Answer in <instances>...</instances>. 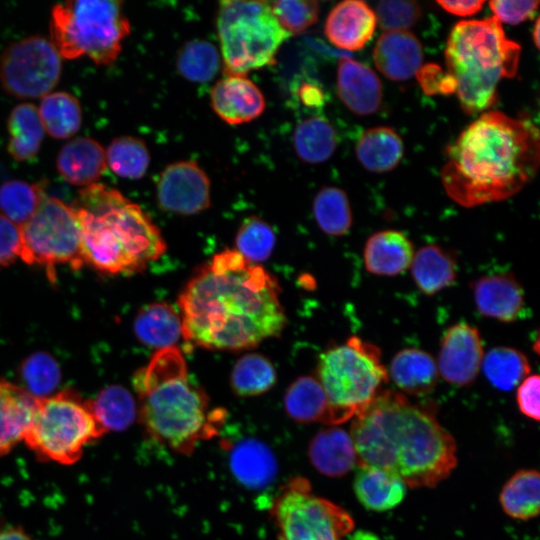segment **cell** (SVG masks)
Instances as JSON below:
<instances>
[{
  "instance_id": "obj_1",
  "label": "cell",
  "mask_w": 540,
  "mask_h": 540,
  "mask_svg": "<svg viewBox=\"0 0 540 540\" xmlns=\"http://www.w3.org/2000/svg\"><path fill=\"white\" fill-rule=\"evenodd\" d=\"M277 280L237 250L201 267L178 298L182 337L210 350H244L281 334L286 315Z\"/></svg>"
},
{
  "instance_id": "obj_2",
  "label": "cell",
  "mask_w": 540,
  "mask_h": 540,
  "mask_svg": "<svg viewBox=\"0 0 540 540\" xmlns=\"http://www.w3.org/2000/svg\"><path fill=\"white\" fill-rule=\"evenodd\" d=\"M539 159V130L531 120L487 111L447 147L441 180L461 206L503 201L534 178Z\"/></svg>"
},
{
  "instance_id": "obj_3",
  "label": "cell",
  "mask_w": 540,
  "mask_h": 540,
  "mask_svg": "<svg viewBox=\"0 0 540 540\" xmlns=\"http://www.w3.org/2000/svg\"><path fill=\"white\" fill-rule=\"evenodd\" d=\"M349 434L359 465L389 472L408 487H434L457 464L452 435L400 392L380 391L354 416Z\"/></svg>"
},
{
  "instance_id": "obj_4",
  "label": "cell",
  "mask_w": 540,
  "mask_h": 540,
  "mask_svg": "<svg viewBox=\"0 0 540 540\" xmlns=\"http://www.w3.org/2000/svg\"><path fill=\"white\" fill-rule=\"evenodd\" d=\"M139 420L155 442L189 455L219 434L226 410L211 408L207 394L189 377L176 346L157 350L133 377Z\"/></svg>"
},
{
  "instance_id": "obj_5",
  "label": "cell",
  "mask_w": 540,
  "mask_h": 540,
  "mask_svg": "<svg viewBox=\"0 0 540 540\" xmlns=\"http://www.w3.org/2000/svg\"><path fill=\"white\" fill-rule=\"evenodd\" d=\"M72 207L81 230L84 264L101 273H139L166 251L150 216L114 188L98 183L84 187Z\"/></svg>"
},
{
  "instance_id": "obj_6",
  "label": "cell",
  "mask_w": 540,
  "mask_h": 540,
  "mask_svg": "<svg viewBox=\"0 0 540 540\" xmlns=\"http://www.w3.org/2000/svg\"><path fill=\"white\" fill-rule=\"evenodd\" d=\"M520 52L495 17L461 21L452 28L445 60L464 112L472 115L494 104L499 81L516 75Z\"/></svg>"
},
{
  "instance_id": "obj_7",
  "label": "cell",
  "mask_w": 540,
  "mask_h": 540,
  "mask_svg": "<svg viewBox=\"0 0 540 540\" xmlns=\"http://www.w3.org/2000/svg\"><path fill=\"white\" fill-rule=\"evenodd\" d=\"M105 434L90 400L65 390L38 398L23 443L41 461L70 466Z\"/></svg>"
},
{
  "instance_id": "obj_8",
  "label": "cell",
  "mask_w": 540,
  "mask_h": 540,
  "mask_svg": "<svg viewBox=\"0 0 540 540\" xmlns=\"http://www.w3.org/2000/svg\"><path fill=\"white\" fill-rule=\"evenodd\" d=\"M50 32L61 57L88 56L95 64L111 65L130 33V24L120 1H67L53 7Z\"/></svg>"
},
{
  "instance_id": "obj_9",
  "label": "cell",
  "mask_w": 540,
  "mask_h": 540,
  "mask_svg": "<svg viewBox=\"0 0 540 540\" xmlns=\"http://www.w3.org/2000/svg\"><path fill=\"white\" fill-rule=\"evenodd\" d=\"M317 375L331 408L332 424L362 411L388 380L380 349L358 336L326 350L320 356Z\"/></svg>"
},
{
  "instance_id": "obj_10",
  "label": "cell",
  "mask_w": 540,
  "mask_h": 540,
  "mask_svg": "<svg viewBox=\"0 0 540 540\" xmlns=\"http://www.w3.org/2000/svg\"><path fill=\"white\" fill-rule=\"evenodd\" d=\"M216 26L225 72L233 75L273 64L280 46L292 36L267 1H221Z\"/></svg>"
},
{
  "instance_id": "obj_11",
  "label": "cell",
  "mask_w": 540,
  "mask_h": 540,
  "mask_svg": "<svg viewBox=\"0 0 540 540\" xmlns=\"http://www.w3.org/2000/svg\"><path fill=\"white\" fill-rule=\"evenodd\" d=\"M277 540H343L354 528L350 514L316 496L306 478L290 479L271 502Z\"/></svg>"
},
{
  "instance_id": "obj_12",
  "label": "cell",
  "mask_w": 540,
  "mask_h": 540,
  "mask_svg": "<svg viewBox=\"0 0 540 540\" xmlns=\"http://www.w3.org/2000/svg\"><path fill=\"white\" fill-rule=\"evenodd\" d=\"M20 231V258L45 268L51 281L56 279L57 265H69L74 270L85 265L75 210L61 200L44 196Z\"/></svg>"
},
{
  "instance_id": "obj_13",
  "label": "cell",
  "mask_w": 540,
  "mask_h": 540,
  "mask_svg": "<svg viewBox=\"0 0 540 540\" xmlns=\"http://www.w3.org/2000/svg\"><path fill=\"white\" fill-rule=\"evenodd\" d=\"M61 75V56L51 41L30 36L11 43L0 57L3 89L18 98L44 97Z\"/></svg>"
},
{
  "instance_id": "obj_14",
  "label": "cell",
  "mask_w": 540,
  "mask_h": 540,
  "mask_svg": "<svg viewBox=\"0 0 540 540\" xmlns=\"http://www.w3.org/2000/svg\"><path fill=\"white\" fill-rule=\"evenodd\" d=\"M156 196L164 211L184 216L198 214L210 206V180L197 162L177 161L160 173Z\"/></svg>"
},
{
  "instance_id": "obj_15",
  "label": "cell",
  "mask_w": 540,
  "mask_h": 540,
  "mask_svg": "<svg viewBox=\"0 0 540 540\" xmlns=\"http://www.w3.org/2000/svg\"><path fill=\"white\" fill-rule=\"evenodd\" d=\"M483 357L479 331L460 322L449 327L442 337L437 369L448 383L465 386L478 375Z\"/></svg>"
},
{
  "instance_id": "obj_16",
  "label": "cell",
  "mask_w": 540,
  "mask_h": 540,
  "mask_svg": "<svg viewBox=\"0 0 540 540\" xmlns=\"http://www.w3.org/2000/svg\"><path fill=\"white\" fill-rule=\"evenodd\" d=\"M211 105L223 121L238 125L259 117L266 103L261 90L246 75L226 74L211 90Z\"/></svg>"
},
{
  "instance_id": "obj_17",
  "label": "cell",
  "mask_w": 540,
  "mask_h": 540,
  "mask_svg": "<svg viewBox=\"0 0 540 540\" xmlns=\"http://www.w3.org/2000/svg\"><path fill=\"white\" fill-rule=\"evenodd\" d=\"M478 312L501 322H514L525 313L524 292L510 272L481 276L472 284Z\"/></svg>"
},
{
  "instance_id": "obj_18",
  "label": "cell",
  "mask_w": 540,
  "mask_h": 540,
  "mask_svg": "<svg viewBox=\"0 0 540 540\" xmlns=\"http://www.w3.org/2000/svg\"><path fill=\"white\" fill-rule=\"evenodd\" d=\"M376 24L375 12L365 2L346 0L329 12L324 32L336 47L355 51L371 40Z\"/></svg>"
},
{
  "instance_id": "obj_19",
  "label": "cell",
  "mask_w": 540,
  "mask_h": 540,
  "mask_svg": "<svg viewBox=\"0 0 540 540\" xmlns=\"http://www.w3.org/2000/svg\"><path fill=\"white\" fill-rule=\"evenodd\" d=\"M373 60L385 77L405 81L422 67V46L418 38L408 31L384 32L374 46Z\"/></svg>"
},
{
  "instance_id": "obj_20",
  "label": "cell",
  "mask_w": 540,
  "mask_h": 540,
  "mask_svg": "<svg viewBox=\"0 0 540 540\" xmlns=\"http://www.w3.org/2000/svg\"><path fill=\"white\" fill-rule=\"evenodd\" d=\"M37 403L26 389L0 378V457L24 441Z\"/></svg>"
},
{
  "instance_id": "obj_21",
  "label": "cell",
  "mask_w": 540,
  "mask_h": 540,
  "mask_svg": "<svg viewBox=\"0 0 540 540\" xmlns=\"http://www.w3.org/2000/svg\"><path fill=\"white\" fill-rule=\"evenodd\" d=\"M337 92L345 106L358 115L374 113L382 101L378 76L368 66L351 58L339 61Z\"/></svg>"
},
{
  "instance_id": "obj_22",
  "label": "cell",
  "mask_w": 540,
  "mask_h": 540,
  "mask_svg": "<svg viewBox=\"0 0 540 540\" xmlns=\"http://www.w3.org/2000/svg\"><path fill=\"white\" fill-rule=\"evenodd\" d=\"M106 166L105 150L89 137H77L66 143L56 160L59 174L70 184L83 187L96 183Z\"/></svg>"
},
{
  "instance_id": "obj_23",
  "label": "cell",
  "mask_w": 540,
  "mask_h": 540,
  "mask_svg": "<svg viewBox=\"0 0 540 540\" xmlns=\"http://www.w3.org/2000/svg\"><path fill=\"white\" fill-rule=\"evenodd\" d=\"M229 467L245 487L262 489L270 485L277 474V462L271 449L262 441L245 438L231 445Z\"/></svg>"
},
{
  "instance_id": "obj_24",
  "label": "cell",
  "mask_w": 540,
  "mask_h": 540,
  "mask_svg": "<svg viewBox=\"0 0 540 540\" xmlns=\"http://www.w3.org/2000/svg\"><path fill=\"white\" fill-rule=\"evenodd\" d=\"M414 248L407 236L397 230H383L366 241L363 259L368 272L380 276H395L412 263Z\"/></svg>"
},
{
  "instance_id": "obj_25",
  "label": "cell",
  "mask_w": 540,
  "mask_h": 540,
  "mask_svg": "<svg viewBox=\"0 0 540 540\" xmlns=\"http://www.w3.org/2000/svg\"><path fill=\"white\" fill-rule=\"evenodd\" d=\"M308 455L315 469L329 477L345 475L358 462L350 434L340 428L319 431L309 444Z\"/></svg>"
},
{
  "instance_id": "obj_26",
  "label": "cell",
  "mask_w": 540,
  "mask_h": 540,
  "mask_svg": "<svg viewBox=\"0 0 540 540\" xmlns=\"http://www.w3.org/2000/svg\"><path fill=\"white\" fill-rule=\"evenodd\" d=\"M389 376L401 391L414 396H424L435 388L438 369L427 352L406 348L392 358Z\"/></svg>"
},
{
  "instance_id": "obj_27",
  "label": "cell",
  "mask_w": 540,
  "mask_h": 540,
  "mask_svg": "<svg viewBox=\"0 0 540 540\" xmlns=\"http://www.w3.org/2000/svg\"><path fill=\"white\" fill-rule=\"evenodd\" d=\"M133 330L142 344L160 350L173 347L178 342L182 336V320L173 306L152 303L137 313Z\"/></svg>"
},
{
  "instance_id": "obj_28",
  "label": "cell",
  "mask_w": 540,
  "mask_h": 540,
  "mask_svg": "<svg viewBox=\"0 0 540 540\" xmlns=\"http://www.w3.org/2000/svg\"><path fill=\"white\" fill-rule=\"evenodd\" d=\"M405 483L384 470L359 465L354 490L360 503L368 510L383 512L396 507L406 494Z\"/></svg>"
},
{
  "instance_id": "obj_29",
  "label": "cell",
  "mask_w": 540,
  "mask_h": 540,
  "mask_svg": "<svg viewBox=\"0 0 540 540\" xmlns=\"http://www.w3.org/2000/svg\"><path fill=\"white\" fill-rule=\"evenodd\" d=\"M412 276L417 287L426 295H434L450 287L456 280L455 255L439 245L421 247L413 256Z\"/></svg>"
},
{
  "instance_id": "obj_30",
  "label": "cell",
  "mask_w": 540,
  "mask_h": 540,
  "mask_svg": "<svg viewBox=\"0 0 540 540\" xmlns=\"http://www.w3.org/2000/svg\"><path fill=\"white\" fill-rule=\"evenodd\" d=\"M286 413L299 423L332 424L331 408L319 381L311 376L297 378L284 396Z\"/></svg>"
},
{
  "instance_id": "obj_31",
  "label": "cell",
  "mask_w": 540,
  "mask_h": 540,
  "mask_svg": "<svg viewBox=\"0 0 540 540\" xmlns=\"http://www.w3.org/2000/svg\"><path fill=\"white\" fill-rule=\"evenodd\" d=\"M360 163L369 171L382 173L395 168L403 156V142L389 127L370 128L360 136L356 145Z\"/></svg>"
},
{
  "instance_id": "obj_32",
  "label": "cell",
  "mask_w": 540,
  "mask_h": 540,
  "mask_svg": "<svg viewBox=\"0 0 540 540\" xmlns=\"http://www.w3.org/2000/svg\"><path fill=\"white\" fill-rule=\"evenodd\" d=\"M7 128L10 155L17 161L33 159L45 134L38 109L29 103L17 105L9 115Z\"/></svg>"
},
{
  "instance_id": "obj_33",
  "label": "cell",
  "mask_w": 540,
  "mask_h": 540,
  "mask_svg": "<svg viewBox=\"0 0 540 540\" xmlns=\"http://www.w3.org/2000/svg\"><path fill=\"white\" fill-rule=\"evenodd\" d=\"M500 503L504 512L514 519L528 520L539 513L540 477L537 470L516 472L503 486Z\"/></svg>"
},
{
  "instance_id": "obj_34",
  "label": "cell",
  "mask_w": 540,
  "mask_h": 540,
  "mask_svg": "<svg viewBox=\"0 0 540 540\" xmlns=\"http://www.w3.org/2000/svg\"><path fill=\"white\" fill-rule=\"evenodd\" d=\"M293 146L302 161L311 164L322 163L335 152L337 135L327 119L314 116L301 121L296 126Z\"/></svg>"
},
{
  "instance_id": "obj_35",
  "label": "cell",
  "mask_w": 540,
  "mask_h": 540,
  "mask_svg": "<svg viewBox=\"0 0 540 540\" xmlns=\"http://www.w3.org/2000/svg\"><path fill=\"white\" fill-rule=\"evenodd\" d=\"M37 109L44 130L54 138H69L80 129L82 110L78 99L70 93H49Z\"/></svg>"
},
{
  "instance_id": "obj_36",
  "label": "cell",
  "mask_w": 540,
  "mask_h": 540,
  "mask_svg": "<svg viewBox=\"0 0 540 540\" xmlns=\"http://www.w3.org/2000/svg\"><path fill=\"white\" fill-rule=\"evenodd\" d=\"M90 403L96 418L107 433L125 430L138 415L135 398L121 385L106 386Z\"/></svg>"
},
{
  "instance_id": "obj_37",
  "label": "cell",
  "mask_w": 540,
  "mask_h": 540,
  "mask_svg": "<svg viewBox=\"0 0 540 540\" xmlns=\"http://www.w3.org/2000/svg\"><path fill=\"white\" fill-rule=\"evenodd\" d=\"M487 380L497 389L509 391L530 373L528 358L511 347H495L483 357L482 365Z\"/></svg>"
},
{
  "instance_id": "obj_38",
  "label": "cell",
  "mask_w": 540,
  "mask_h": 540,
  "mask_svg": "<svg viewBox=\"0 0 540 540\" xmlns=\"http://www.w3.org/2000/svg\"><path fill=\"white\" fill-rule=\"evenodd\" d=\"M276 378L275 368L268 358L258 353H248L235 363L230 383L237 395L248 397L270 390Z\"/></svg>"
},
{
  "instance_id": "obj_39",
  "label": "cell",
  "mask_w": 540,
  "mask_h": 540,
  "mask_svg": "<svg viewBox=\"0 0 540 540\" xmlns=\"http://www.w3.org/2000/svg\"><path fill=\"white\" fill-rule=\"evenodd\" d=\"M216 47L207 40L195 39L186 42L179 50L176 67L186 80L204 83L212 80L221 66Z\"/></svg>"
},
{
  "instance_id": "obj_40",
  "label": "cell",
  "mask_w": 540,
  "mask_h": 540,
  "mask_svg": "<svg viewBox=\"0 0 540 540\" xmlns=\"http://www.w3.org/2000/svg\"><path fill=\"white\" fill-rule=\"evenodd\" d=\"M313 213L320 229L328 235H345L352 226L349 200L337 187H324L316 194Z\"/></svg>"
},
{
  "instance_id": "obj_41",
  "label": "cell",
  "mask_w": 540,
  "mask_h": 540,
  "mask_svg": "<svg viewBox=\"0 0 540 540\" xmlns=\"http://www.w3.org/2000/svg\"><path fill=\"white\" fill-rule=\"evenodd\" d=\"M105 154L107 165L112 172L126 179L142 178L150 164V154L145 142L132 136L115 138Z\"/></svg>"
},
{
  "instance_id": "obj_42",
  "label": "cell",
  "mask_w": 540,
  "mask_h": 540,
  "mask_svg": "<svg viewBox=\"0 0 540 540\" xmlns=\"http://www.w3.org/2000/svg\"><path fill=\"white\" fill-rule=\"evenodd\" d=\"M43 197L38 184L21 180L4 182L0 186V213L21 226L35 213Z\"/></svg>"
},
{
  "instance_id": "obj_43",
  "label": "cell",
  "mask_w": 540,
  "mask_h": 540,
  "mask_svg": "<svg viewBox=\"0 0 540 540\" xmlns=\"http://www.w3.org/2000/svg\"><path fill=\"white\" fill-rule=\"evenodd\" d=\"M20 375L24 389L37 398L51 395L61 378L57 361L47 352H35L21 364Z\"/></svg>"
},
{
  "instance_id": "obj_44",
  "label": "cell",
  "mask_w": 540,
  "mask_h": 540,
  "mask_svg": "<svg viewBox=\"0 0 540 540\" xmlns=\"http://www.w3.org/2000/svg\"><path fill=\"white\" fill-rule=\"evenodd\" d=\"M275 242L273 229L256 216L246 218L236 235L237 251L252 263L266 260L271 255Z\"/></svg>"
},
{
  "instance_id": "obj_45",
  "label": "cell",
  "mask_w": 540,
  "mask_h": 540,
  "mask_svg": "<svg viewBox=\"0 0 540 540\" xmlns=\"http://www.w3.org/2000/svg\"><path fill=\"white\" fill-rule=\"evenodd\" d=\"M281 26L291 35L301 33L315 24L319 17L316 1L281 0L271 3Z\"/></svg>"
},
{
  "instance_id": "obj_46",
  "label": "cell",
  "mask_w": 540,
  "mask_h": 540,
  "mask_svg": "<svg viewBox=\"0 0 540 540\" xmlns=\"http://www.w3.org/2000/svg\"><path fill=\"white\" fill-rule=\"evenodd\" d=\"M375 15L382 30L406 31L419 20L421 8L415 1L385 0L377 4Z\"/></svg>"
},
{
  "instance_id": "obj_47",
  "label": "cell",
  "mask_w": 540,
  "mask_h": 540,
  "mask_svg": "<svg viewBox=\"0 0 540 540\" xmlns=\"http://www.w3.org/2000/svg\"><path fill=\"white\" fill-rule=\"evenodd\" d=\"M538 1H491L489 6L500 23L519 24L530 18L538 8Z\"/></svg>"
},
{
  "instance_id": "obj_48",
  "label": "cell",
  "mask_w": 540,
  "mask_h": 540,
  "mask_svg": "<svg viewBox=\"0 0 540 540\" xmlns=\"http://www.w3.org/2000/svg\"><path fill=\"white\" fill-rule=\"evenodd\" d=\"M21 231L0 213V267L8 266L20 258Z\"/></svg>"
},
{
  "instance_id": "obj_49",
  "label": "cell",
  "mask_w": 540,
  "mask_h": 540,
  "mask_svg": "<svg viewBox=\"0 0 540 540\" xmlns=\"http://www.w3.org/2000/svg\"><path fill=\"white\" fill-rule=\"evenodd\" d=\"M416 75L426 94L447 95L456 90L454 79L448 73H444L438 65H425L418 70Z\"/></svg>"
},
{
  "instance_id": "obj_50",
  "label": "cell",
  "mask_w": 540,
  "mask_h": 540,
  "mask_svg": "<svg viewBox=\"0 0 540 540\" xmlns=\"http://www.w3.org/2000/svg\"><path fill=\"white\" fill-rule=\"evenodd\" d=\"M539 386L537 374L527 376L518 386L516 400L519 410L526 417L539 420Z\"/></svg>"
},
{
  "instance_id": "obj_51",
  "label": "cell",
  "mask_w": 540,
  "mask_h": 540,
  "mask_svg": "<svg viewBox=\"0 0 540 540\" xmlns=\"http://www.w3.org/2000/svg\"><path fill=\"white\" fill-rule=\"evenodd\" d=\"M437 3L447 12L456 16H471L482 9L484 1H437Z\"/></svg>"
},
{
  "instance_id": "obj_52",
  "label": "cell",
  "mask_w": 540,
  "mask_h": 540,
  "mask_svg": "<svg viewBox=\"0 0 540 540\" xmlns=\"http://www.w3.org/2000/svg\"><path fill=\"white\" fill-rule=\"evenodd\" d=\"M298 96L302 104L310 108H319L323 106L325 101L323 91L311 83H302L298 90Z\"/></svg>"
},
{
  "instance_id": "obj_53",
  "label": "cell",
  "mask_w": 540,
  "mask_h": 540,
  "mask_svg": "<svg viewBox=\"0 0 540 540\" xmlns=\"http://www.w3.org/2000/svg\"><path fill=\"white\" fill-rule=\"evenodd\" d=\"M0 540H33V538L23 527L11 525L0 528Z\"/></svg>"
},
{
  "instance_id": "obj_54",
  "label": "cell",
  "mask_w": 540,
  "mask_h": 540,
  "mask_svg": "<svg viewBox=\"0 0 540 540\" xmlns=\"http://www.w3.org/2000/svg\"><path fill=\"white\" fill-rule=\"evenodd\" d=\"M347 540H380V538L368 531L358 530L353 534H348Z\"/></svg>"
},
{
  "instance_id": "obj_55",
  "label": "cell",
  "mask_w": 540,
  "mask_h": 540,
  "mask_svg": "<svg viewBox=\"0 0 540 540\" xmlns=\"http://www.w3.org/2000/svg\"><path fill=\"white\" fill-rule=\"evenodd\" d=\"M533 38L536 47H539V20L537 19L534 25Z\"/></svg>"
}]
</instances>
